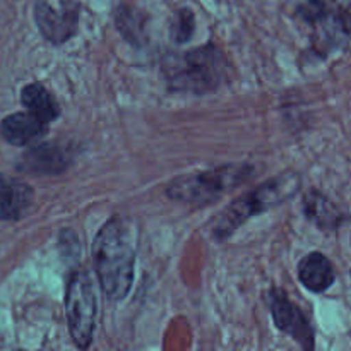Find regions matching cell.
<instances>
[{
  "mask_svg": "<svg viewBox=\"0 0 351 351\" xmlns=\"http://www.w3.org/2000/svg\"><path fill=\"white\" fill-rule=\"evenodd\" d=\"M57 250L58 256L62 257V261L67 264H74L79 261L81 256V240H79L77 233L72 228H64L58 233L57 240Z\"/></svg>",
  "mask_w": 351,
  "mask_h": 351,
  "instance_id": "obj_17",
  "label": "cell"
},
{
  "mask_svg": "<svg viewBox=\"0 0 351 351\" xmlns=\"http://www.w3.org/2000/svg\"><path fill=\"white\" fill-rule=\"evenodd\" d=\"M77 158L75 144L67 141H47L31 144L29 149L19 158L16 168L27 175H62L74 165Z\"/></svg>",
  "mask_w": 351,
  "mask_h": 351,
  "instance_id": "obj_8",
  "label": "cell"
},
{
  "mask_svg": "<svg viewBox=\"0 0 351 351\" xmlns=\"http://www.w3.org/2000/svg\"><path fill=\"white\" fill-rule=\"evenodd\" d=\"M34 191L21 178L0 171V221H19L33 206Z\"/></svg>",
  "mask_w": 351,
  "mask_h": 351,
  "instance_id": "obj_12",
  "label": "cell"
},
{
  "mask_svg": "<svg viewBox=\"0 0 351 351\" xmlns=\"http://www.w3.org/2000/svg\"><path fill=\"white\" fill-rule=\"evenodd\" d=\"M300 175L281 173L264 184L257 185L252 191L245 192L242 197L235 199L225 211L219 213L218 218L211 225V235L218 242L232 239L249 219L271 211L278 206L285 204L300 191Z\"/></svg>",
  "mask_w": 351,
  "mask_h": 351,
  "instance_id": "obj_3",
  "label": "cell"
},
{
  "mask_svg": "<svg viewBox=\"0 0 351 351\" xmlns=\"http://www.w3.org/2000/svg\"><path fill=\"white\" fill-rule=\"evenodd\" d=\"M297 14L312 27V47L321 51L322 57L331 51L348 48V9L331 5L328 0H305L297 9Z\"/></svg>",
  "mask_w": 351,
  "mask_h": 351,
  "instance_id": "obj_6",
  "label": "cell"
},
{
  "mask_svg": "<svg viewBox=\"0 0 351 351\" xmlns=\"http://www.w3.org/2000/svg\"><path fill=\"white\" fill-rule=\"evenodd\" d=\"M161 72L170 93L209 95L226 81L228 60L215 43H206L184 53L167 55Z\"/></svg>",
  "mask_w": 351,
  "mask_h": 351,
  "instance_id": "obj_2",
  "label": "cell"
},
{
  "mask_svg": "<svg viewBox=\"0 0 351 351\" xmlns=\"http://www.w3.org/2000/svg\"><path fill=\"white\" fill-rule=\"evenodd\" d=\"M34 21L40 34L48 43L55 47L67 43L77 33L79 0H62L60 10H55L47 0H36Z\"/></svg>",
  "mask_w": 351,
  "mask_h": 351,
  "instance_id": "obj_9",
  "label": "cell"
},
{
  "mask_svg": "<svg viewBox=\"0 0 351 351\" xmlns=\"http://www.w3.org/2000/svg\"><path fill=\"white\" fill-rule=\"evenodd\" d=\"M195 33V16L189 7H182L171 17L168 24V36L175 45H185Z\"/></svg>",
  "mask_w": 351,
  "mask_h": 351,
  "instance_id": "obj_16",
  "label": "cell"
},
{
  "mask_svg": "<svg viewBox=\"0 0 351 351\" xmlns=\"http://www.w3.org/2000/svg\"><path fill=\"white\" fill-rule=\"evenodd\" d=\"M50 123L31 112H16L0 122V137L16 147H26L43 139Z\"/></svg>",
  "mask_w": 351,
  "mask_h": 351,
  "instance_id": "obj_11",
  "label": "cell"
},
{
  "mask_svg": "<svg viewBox=\"0 0 351 351\" xmlns=\"http://www.w3.org/2000/svg\"><path fill=\"white\" fill-rule=\"evenodd\" d=\"M302 211L307 221L322 232H338L348 221V215L317 189H308L305 192L302 197Z\"/></svg>",
  "mask_w": 351,
  "mask_h": 351,
  "instance_id": "obj_10",
  "label": "cell"
},
{
  "mask_svg": "<svg viewBox=\"0 0 351 351\" xmlns=\"http://www.w3.org/2000/svg\"><path fill=\"white\" fill-rule=\"evenodd\" d=\"M93 266L110 302L129 297L136 273V235L127 216H112L98 230L93 242Z\"/></svg>",
  "mask_w": 351,
  "mask_h": 351,
  "instance_id": "obj_1",
  "label": "cell"
},
{
  "mask_svg": "<svg viewBox=\"0 0 351 351\" xmlns=\"http://www.w3.org/2000/svg\"><path fill=\"white\" fill-rule=\"evenodd\" d=\"M115 23L117 29L120 31L123 38L134 47L141 48L146 43V31H144L143 17L134 12L130 7L120 5L115 10Z\"/></svg>",
  "mask_w": 351,
  "mask_h": 351,
  "instance_id": "obj_15",
  "label": "cell"
},
{
  "mask_svg": "<svg viewBox=\"0 0 351 351\" xmlns=\"http://www.w3.org/2000/svg\"><path fill=\"white\" fill-rule=\"evenodd\" d=\"M264 302L269 308L274 326L281 332L290 336L304 350L312 351L315 348V332L311 321L305 312L290 300L287 291L281 288H269L264 293Z\"/></svg>",
  "mask_w": 351,
  "mask_h": 351,
  "instance_id": "obj_7",
  "label": "cell"
},
{
  "mask_svg": "<svg viewBox=\"0 0 351 351\" xmlns=\"http://www.w3.org/2000/svg\"><path fill=\"white\" fill-rule=\"evenodd\" d=\"M300 283L312 293H326L336 283V267L322 252H311L300 259L297 266Z\"/></svg>",
  "mask_w": 351,
  "mask_h": 351,
  "instance_id": "obj_13",
  "label": "cell"
},
{
  "mask_svg": "<svg viewBox=\"0 0 351 351\" xmlns=\"http://www.w3.org/2000/svg\"><path fill=\"white\" fill-rule=\"evenodd\" d=\"M21 103L27 112L34 113L45 122H55L60 117L62 110L55 96L41 82H29L21 91Z\"/></svg>",
  "mask_w": 351,
  "mask_h": 351,
  "instance_id": "obj_14",
  "label": "cell"
},
{
  "mask_svg": "<svg viewBox=\"0 0 351 351\" xmlns=\"http://www.w3.org/2000/svg\"><path fill=\"white\" fill-rule=\"evenodd\" d=\"M254 175L256 167L250 163L221 165L195 173L178 175L168 182L165 194L175 202L204 208L249 182Z\"/></svg>",
  "mask_w": 351,
  "mask_h": 351,
  "instance_id": "obj_4",
  "label": "cell"
},
{
  "mask_svg": "<svg viewBox=\"0 0 351 351\" xmlns=\"http://www.w3.org/2000/svg\"><path fill=\"white\" fill-rule=\"evenodd\" d=\"M64 305L72 343L79 350H88L95 339L98 319V297L88 271L77 269L67 278Z\"/></svg>",
  "mask_w": 351,
  "mask_h": 351,
  "instance_id": "obj_5",
  "label": "cell"
}]
</instances>
